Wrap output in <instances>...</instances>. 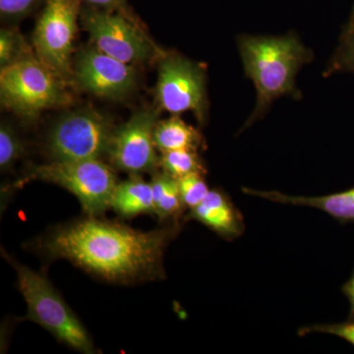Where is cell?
<instances>
[{
	"label": "cell",
	"mask_w": 354,
	"mask_h": 354,
	"mask_svg": "<svg viewBox=\"0 0 354 354\" xmlns=\"http://www.w3.org/2000/svg\"><path fill=\"white\" fill-rule=\"evenodd\" d=\"M178 232V223L141 232L87 216L50 228L30 247L48 259L69 261L108 283L132 285L165 278V251Z\"/></svg>",
	"instance_id": "6da1fadb"
},
{
	"label": "cell",
	"mask_w": 354,
	"mask_h": 354,
	"mask_svg": "<svg viewBox=\"0 0 354 354\" xmlns=\"http://www.w3.org/2000/svg\"><path fill=\"white\" fill-rule=\"evenodd\" d=\"M26 149L20 135L12 125L2 121L0 125V169L10 171L18 160L25 155Z\"/></svg>",
	"instance_id": "d6986e66"
},
{
	"label": "cell",
	"mask_w": 354,
	"mask_h": 354,
	"mask_svg": "<svg viewBox=\"0 0 354 354\" xmlns=\"http://www.w3.org/2000/svg\"><path fill=\"white\" fill-rule=\"evenodd\" d=\"M31 181L55 184L74 195L87 216H102L111 208L118 180L111 165L102 160H50L32 165L16 181L19 188Z\"/></svg>",
	"instance_id": "5b68a950"
},
{
	"label": "cell",
	"mask_w": 354,
	"mask_h": 354,
	"mask_svg": "<svg viewBox=\"0 0 354 354\" xmlns=\"http://www.w3.org/2000/svg\"><path fill=\"white\" fill-rule=\"evenodd\" d=\"M80 22L92 46L109 57L133 65L164 57L129 10H106L82 6Z\"/></svg>",
	"instance_id": "8992f818"
},
{
	"label": "cell",
	"mask_w": 354,
	"mask_h": 354,
	"mask_svg": "<svg viewBox=\"0 0 354 354\" xmlns=\"http://www.w3.org/2000/svg\"><path fill=\"white\" fill-rule=\"evenodd\" d=\"M81 9V0H46L32 34L37 57L66 84L72 82Z\"/></svg>",
	"instance_id": "ba28073f"
},
{
	"label": "cell",
	"mask_w": 354,
	"mask_h": 354,
	"mask_svg": "<svg viewBox=\"0 0 354 354\" xmlns=\"http://www.w3.org/2000/svg\"><path fill=\"white\" fill-rule=\"evenodd\" d=\"M242 190L251 196L262 198L279 204L311 207L321 209L344 223H354V188L344 192L316 197L292 196L278 191H259L250 188H242Z\"/></svg>",
	"instance_id": "4fadbf2b"
},
{
	"label": "cell",
	"mask_w": 354,
	"mask_h": 354,
	"mask_svg": "<svg viewBox=\"0 0 354 354\" xmlns=\"http://www.w3.org/2000/svg\"><path fill=\"white\" fill-rule=\"evenodd\" d=\"M153 188V215L160 221L178 223L183 216L184 206L181 199L177 179L165 174V171H156L151 180Z\"/></svg>",
	"instance_id": "2e32d148"
},
{
	"label": "cell",
	"mask_w": 354,
	"mask_h": 354,
	"mask_svg": "<svg viewBox=\"0 0 354 354\" xmlns=\"http://www.w3.org/2000/svg\"><path fill=\"white\" fill-rule=\"evenodd\" d=\"M32 53L17 29L2 28L0 31V68L8 66Z\"/></svg>",
	"instance_id": "ffe728a7"
},
{
	"label": "cell",
	"mask_w": 354,
	"mask_h": 354,
	"mask_svg": "<svg viewBox=\"0 0 354 354\" xmlns=\"http://www.w3.org/2000/svg\"><path fill=\"white\" fill-rule=\"evenodd\" d=\"M204 176L203 174H192L177 179L181 199L185 208H195L209 194L208 184L205 180Z\"/></svg>",
	"instance_id": "44dd1931"
},
{
	"label": "cell",
	"mask_w": 354,
	"mask_h": 354,
	"mask_svg": "<svg viewBox=\"0 0 354 354\" xmlns=\"http://www.w3.org/2000/svg\"><path fill=\"white\" fill-rule=\"evenodd\" d=\"M206 70L201 64L177 53H165L158 60L156 102L171 115L190 111L200 124L208 113Z\"/></svg>",
	"instance_id": "9c48e42d"
},
{
	"label": "cell",
	"mask_w": 354,
	"mask_h": 354,
	"mask_svg": "<svg viewBox=\"0 0 354 354\" xmlns=\"http://www.w3.org/2000/svg\"><path fill=\"white\" fill-rule=\"evenodd\" d=\"M311 333H322L341 337L354 346V320L348 323L334 324V325H317L304 328L299 330L300 335H309Z\"/></svg>",
	"instance_id": "603a6c76"
},
{
	"label": "cell",
	"mask_w": 354,
	"mask_h": 354,
	"mask_svg": "<svg viewBox=\"0 0 354 354\" xmlns=\"http://www.w3.org/2000/svg\"><path fill=\"white\" fill-rule=\"evenodd\" d=\"M115 129L106 114L80 109L64 114L48 130L46 150L50 160H102Z\"/></svg>",
	"instance_id": "52a82bcc"
},
{
	"label": "cell",
	"mask_w": 354,
	"mask_h": 354,
	"mask_svg": "<svg viewBox=\"0 0 354 354\" xmlns=\"http://www.w3.org/2000/svg\"><path fill=\"white\" fill-rule=\"evenodd\" d=\"M339 73L354 74V6L342 30L339 44L324 70L325 77Z\"/></svg>",
	"instance_id": "ac0fdd59"
},
{
	"label": "cell",
	"mask_w": 354,
	"mask_h": 354,
	"mask_svg": "<svg viewBox=\"0 0 354 354\" xmlns=\"http://www.w3.org/2000/svg\"><path fill=\"white\" fill-rule=\"evenodd\" d=\"M153 140L160 153L180 149L198 150L203 145V136L199 130L186 123L179 115L158 120L153 131Z\"/></svg>",
	"instance_id": "9a60e30c"
},
{
	"label": "cell",
	"mask_w": 354,
	"mask_h": 354,
	"mask_svg": "<svg viewBox=\"0 0 354 354\" xmlns=\"http://www.w3.org/2000/svg\"><path fill=\"white\" fill-rule=\"evenodd\" d=\"M160 167L165 174L176 179L192 174H206L198 150L194 149H180L160 153Z\"/></svg>",
	"instance_id": "e0dca14e"
},
{
	"label": "cell",
	"mask_w": 354,
	"mask_h": 354,
	"mask_svg": "<svg viewBox=\"0 0 354 354\" xmlns=\"http://www.w3.org/2000/svg\"><path fill=\"white\" fill-rule=\"evenodd\" d=\"M72 82L88 94L118 101L131 94L136 87L137 71L133 65L91 46L79 51L73 60Z\"/></svg>",
	"instance_id": "8fae6325"
},
{
	"label": "cell",
	"mask_w": 354,
	"mask_h": 354,
	"mask_svg": "<svg viewBox=\"0 0 354 354\" xmlns=\"http://www.w3.org/2000/svg\"><path fill=\"white\" fill-rule=\"evenodd\" d=\"M1 253L17 274L18 288L28 307L26 319L38 324L58 342L79 353H97L88 330L46 274L21 264L3 249Z\"/></svg>",
	"instance_id": "3957f363"
},
{
	"label": "cell",
	"mask_w": 354,
	"mask_h": 354,
	"mask_svg": "<svg viewBox=\"0 0 354 354\" xmlns=\"http://www.w3.org/2000/svg\"><path fill=\"white\" fill-rule=\"evenodd\" d=\"M120 218L153 214V198L151 183L140 174H131L127 180L118 183L111 200V208Z\"/></svg>",
	"instance_id": "5bb4252c"
},
{
	"label": "cell",
	"mask_w": 354,
	"mask_h": 354,
	"mask_svg": "<svg viewBox=\"0 0 354 354\" xmlns=\"http://www.w3.org/2000/svg\"><path fill=\"white\" fill-rule=\"evenodd\" d=\"M158 114L140 109L127 122L115 127L108 155L111 167L129 174H153L160 169V156L153 140Z\"/></svg>",
	"instance_id": "30bf717a"
},
{
	"label": "cell",
	"mask_w": 354,
	"mask_h": 354,
	"mask_svg": "<svg viewBox=\"0 0 354 354\" xmlns=\"http://www.w3.org/2000/svg\"><path fill=\"white\" fill-rule=\"evenodd\" d=\"M84 6L106 9V10H128L127 0H81Z\"/></svg>",
	"instance_id": "cb8c5ba5"
},
{
	"label": "cell",
	"mask_w": 354,
	"mask_h": 354,
	"mask_svg": "<svg viewBox=\"0 0 354 354\" xmlns=\"http://www.w3.org/2000/svg\"><path fill=\"white\" fill-rule=\"evenodd\" d=\"M46 0H0V16L7 23L25 19L37 10Z\"/></svg>",
	"instance_id": "7402d4cb"
},
{
	"label": "cell",
	"mask_w": 354,
	"mask_h": 354,
	"mask_svg": "<svg viewBox=\"0 0 354 354\" xmlns=\"http://www.w3.org/2000/svg\"><path fill=\"white\" fill-rule=\"evenodd\" d=\"M67 85L37 57L35 51L0 68V100L4 108L25 118L71 102Z\"/></svg>",
	"instance_id": "277c9868"
},
{
	"label": "cell",
	"mask_w": 354,
	"mask_h": 354,
	"mask_svg": "<svg viewBox=\"0 0 354 354\" xmlns=\"http://www.w3.org/2000/svg\"><path fill=\"white\" fill-rule=\"evenodd\" d=\"M187 220L197 221L227 239L241 236L243 220L230 198L220 190H209L198 206L189 209Z\"/></svg>",
	"instance_id": "7c38bea8"
},
{
	"label": "cell",
	"mask_w": 354,
	"mask_h": 354,
	"mask_svg": "<svg viewBox=\"0 0 354 354\" xmlns=\"http://www.w3.org/2000/svg\"><path fill=\"white\" fill-rule=\"evenodd\" d=\"M342 291H344L346 297L348 298L349 304H351V320H354V272L351 278L349 279L348 283L342 286Z\"/></svg>",
	"instance_id": "d4e9b609"
},
{
	"label": "cell",
	"mask_w": 354,
	"mask_h": 354,
	"mask_svg": "<svg viewBox=\"0 0 354 354\" xmlns=\"http://www.w3.org/2000/svg\"><path fill=\"white\" fill-rule=\"evenodd\" d=\"M246 76L255 86L256 104L243 129L259 120L272 102L283 95L301 97L297 76L313 60V53L295 32L281 37L241 35L237 39Z\"/></svg>",
	"instance_id": "7a4b0ae2"
}]
</instances>
